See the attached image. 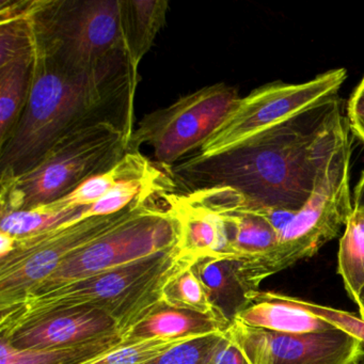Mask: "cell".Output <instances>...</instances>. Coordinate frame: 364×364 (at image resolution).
<instances>
[{"label":"cell","mask_w":364,"mask_h":364,"mask_svg":"<svg viewBox=\"0 0 364 364\" xmlns=\"http://www.w3.org/2000/svg\"><path fill=\"white\" fill-rule=\"evenodd\" d=\"M240 97L234 87L216 84L180 97L168 107L146 114L129 140V152L148 144L168 170L214 135Z\"/></svg>","instance_id":"ba28073f"},{"label":"cell","mask_w":364,"mask_h":364,"mask_svg":"<svg viewBox=\"0 0 364 364\" xmlns=\"http://www.w3.org/2000/svg\"><path fill=\"white\" fill-rule=\"evenodd\" d=\"M347 78L345 69H334L301 84L274 82L240 97L198 156L223 152L262 132L281 124L338 95Z\"/></svg>","instance_id":"30bf717a"},{"label":"cell","mask_w":364,"mask_h":364,"mask_svg":"<svg viewBox=\"0 0 364 364\" xmlns=\"http://www.w3.org/2000/svg\"><path fill=\"white\" fill-rule=\"evenodd\" d=\"M114 333L120 331L107 313L92 306H76L31 317L0 332V338L18 350H50Z\"/></svg>","instance_id":"7c38bea8"},{"label":"cell","mask_w":364,"mask_h":364,"mask_svg":"<svg viewBox=\"0 0 364 364\" xmlns=\"http://www.w3.org/2000/svg\"><path fill=\"white\" fill-rule=\"evenodd\" d=\"M139 74L123 59L72 72L36 55L33 86L9 139L0 146V183L26 173L55 144L97 123L117 125L131 139Z\"/></svg>","instance_id":"7a4b0ae2"},{"label":"cell","mask_w":364,"mask_h":364,"mask_svg":"<svg viewBox=\"0 0 364 364\" xmlns=\"http://www.w3.org/2000/svg\"><path fill=\"white\" fill-rule=\"evenodd\" d=\"M353 364H364V358L363 359L359 360V361L353 362Z\"/></svg>","instance_id":"4dcf8cb0"},{"label":"cell","mask_w":364,"mask_h":364,"mask_svg":"<svg viewBox=\"0 0 364 364\" xmlns=\"http://www.w3.org/2000/svg\"><path fill=\"white\" fill-rule=\"evenodd\" d=\"M89 208L90 206L50 210L41 206L31 210L0 213V233L7 234L14 240L40 235L87 218Z\"/></svg>","instance_id":"7402d4cb"},{"label":"cell","mask_w":364,"mask_h":364,"mask_svg":"<svg viewBox=\"0 0 364 364\" xmlns=\"http://www.w3.org/2000/svg\"><path fill=\"white\" fill-rule=\"evenodd\" d=\"M358 308H359V317L362 321H364V289L361 291V295H360V304Z\"/></svg>","instance_id":"f546056e"},{"label":"cell","mask_w":364,"mask_h":364,"mask_svg":"<svg viewBox=\"0 0 364 364\" xmlns=\"http://www.w3.org/2000/svg\"><path fill=\"white\" fill-rule=\"evenodd\" d=\"M347 121L349 129L364 144V76L349 100Z\"/></svg>","instance_id":"4316f807"},{"label":"cell","mask_w":364,"mask_h":364,"mask_svg":"<svg viewBox=\"0 0 364 364\" xmlns=\"http://www.w3.org/2000/svg\"><path fill=\"white\" fill-rule=\"evenodd\" d=\"M198 257L181 247L28 296L0 309V332L46 313L92 306L112 317L124 336L163 301L166 285Z\"/></svg>","instance_id":"3957f363"},{"label":"cell","mask_w":364,"mask_h":364,"mask_svg":"<svg viewBox=\"0 0 364 364\" xmlns=\"http://www.w3.org/2000/svg\"><path fill=\"white\" fill-rule=\"evenodd\" d=\"M255 301L279 302L287 306H295L308 311L316 316L321 317L336 328L344 330L347 333L351 334L361 342L364 349V321L359 316L351 314L347 311L338 310L331 306H321L315 302L306 301L300 298L291 297L284 294L274 293V291H264L259 289L255 294Z\"/></svg>","instance_id":"603a6c76"},{"label":"cell","mask_w":364,"mask_h":364,"mask_svg":"<svg viewBox=\"0 0 364 364\" xmlns=\"http://www.w3.org/2000/svg\"><path fill=\"white\" fill-rule=\"evenodd\" d=\"M36 54L0 65V146L16 129L31 93Z\"/></svg>","instance_id":"2e32d148"},{"label":"cell","mask_w":364,"mask_h":364,"mask_svg":"<svg viewBox=\"0 0 364 364\" xmlns=\"http://www.w3.org/2000/svg\"><path fill=\"white\" fill-rule=\"evenodd\" d=\"M353 208L355 210H364V171L362 172L359 182L355 186Z\"/></svg>","instance_id":"f1b7e54d"},{"label":"cell","mask_w":364,"mask_h":364,"mask_svg":"<svg viewBox=\"0 0 364 364\" xmlns=\"http://www.w3.org/2000/svg\"><path fill=\"white\" fill-rule=\"evenodd\" d=\"M163 301L170 306L195 311L203 314L216 312L210 304L203 284L196 274L193 265L178 272L168 282L164 289Z\"/></svg>","instance_id":"cb8c5ba5"},{"label":"cell","mask_w":364,"mask_h":364,"mask_svg":"<svg viewBox=\"0 0 364 364\" xmlns=\"http://www.w3.org/2000/svg\"><path fill=\"white\" fill-rule=\"evenodd\" d=\"M229 332L250 364H353L364 358L361 342L336 327L289 334L255 329L234 321Z\"/></svg>","instance_id":"8fae6325"},{"label":"cell","mask_w":364,"mask_h":364,"mask_svg":"<svg viewBox=\"0 0 364 364\" xmlns=\"http://www.w3.org/2000/svg\"><path fill=\"white\" fill-rule=\"evenodd\" d=\"M152 161L139 152H127L116 166L82 183L63 199L43 206L50 210L91 206L112 191L118 183L129 178L149 176L156 170ZM41 208V206H40Z\"/></svg>","instance_id":"e0dca14e"},{"label":"cell","mask_w":364,"mask_h":364,"mask_svg":"<svg viewBox=\"0 0 364 364\" xmlns=\"http://www.w3.org/2000/svg\"><path fill=\"white\" fill-rule=\"evenodd\" d=\"M350 139L348 121L338 135L317 180L312 195L279 234L276 246L262 257L242 259V274L253 287L262 281L310 259L336 238L353 210L349 168Z\"/></svg>","instance_id":"5b68a950"},{"label":"cell","mask_w":364,"mask_h":364,"mask_svg":"<svg viewBox=\"0 0 364 364\" xmlns=\"http://www.w3.org/2000/svg\"><path fill=\"white\" fill-rule=\"evenodd\" d=\"M242 265V257H202L193 264L213 308L231 323L255 304L259 289L245 279Z\"/></svg>","instance_id":"4fadbf2b"},{"label":"cell","mask_w":364,"mask_h":364,"mask_svg":"<svg viewBox=\"0 0 364 364\" xmlns=\"http://www.w3.org/2000/svg\"><path fill=\"white\" fill-rule=\"evenodd\" d=\"M188 340L191 338H151L135 343L124 342L108 353L82 364H142Z\"/></svg>","instance_id":"d4e9b609"},{"label":"cell","mask_w":364,"mask_h":364,"mask_svg":"<svg viewBox=\"0 0 364 364\" xmlns=\"http://www.w3.org/2000/svg\"><path fill=\"white\" fill-rule=\"evenodd\" d=\"M36 55L72 72L127 58L119 0H28Z\"/></svg>","instance_id":"277c9868"},{"label":"cell","mask_w":364,"mask_h":364,"mask_svg":"<svg viewBox=\"0 0 364 364\" xmlns=\"http://www.w3.org/2000/svg\"><path fill=\"white\" fill-rule=\"evenodd\" d=\"M149 198L116 214L89 217L40 235L14 240V250L0 257V309L26 298L68 257L127 220Z\"/></svg>","instance_id":"9c48e42d"},{"label":"cell","mask_w":364,"mask_h":364,"mask_svg":"<svg viewBox=\"0 0 364 364\" xmlns=\"http://www.w3.org/2000/svg\"><path fill=\"white\" fill-rule=\"evenodd\" d=\"M124 343L121 333L95 338L82 344L50 350H18L0 342V364H82Z\"/></svg>","instance_id":"ffe728a7"},{"label":"cell","mask_w":364,"mask_h":364,"mask_svg":"<svg viewBox=\"0 0 364 364\" xmlns=\"http://www.w3.org/2000/svg\"><path fill=\"white\" fill-rule=\"evenodd\" d=\"M210 364H250L237 343L232 338L229 329L213 353Z\"/></svg>","instance_id":"83f0119b"},{"label":"cell","mask_w":364,"mask_h":364,"mask_svg":"<svg viewBox=\"0 0 364 364\" xmlns=\"http://www.w3.org/2000/svg\"><path fill=\"white\" fill-rule=\"evenodd\" d=\"M168 8L166 0L121 1L125 52L135 73L138 74L140 63L165 25Z\"/></svg>","instance_id":"9a60e30c"},{"label":"cell","mask_w":364,"mask_h":364,"mask_svg":"<svg viewBox=\"0 0 364 364\" xmlns=\"http://www.w3.org/2000/svg\"><path fill=\"white\" fill-rule=\"evenodd\" d=\"M129 137L112 123L77 129L55 144L33 169L0 183V213L31 210L69 196L129 152Z\"/></svg>","instance_id":"8992f818"},{"label":"cell","mask_w":364,"mask_h":364,"mask_svg":"<svg viewBox=\"0 0 364 364\" xmlns=\"http://www.w3.org/2000/svg\"><path fill=\"white\" fill-rule=\"evenodd\" d=\"M231 323L219 313L203 314L170 306L161 301L154 310L124 336L125 343L151 338H193L215 332L227 331Z\"/></svg>","instance_id":"5bb4252c"},{"label":"cell","mask_w":364,"mask_h":364,"mask_svg":"<svg viewBox=\"0 0 364 364\" xmlns=\"http://www.w3.org/2000/svg\"><path fill=\"white\" fill-rule=\"evenodd\" d=\"M346 123L336 95L223 152L195 155L169 170L188 191H231L223 210L298 212L312 195Z\"/></svg>","instance_id":"6da1fadb"},{"label":"cell","mask_w":364,"mask_h":364,"mask_svg":"<svg viewBox=\"0 0 364 364\" xmlns=\"http://www.w3.org/2000/svg\"><path fill=\"white\" fill-rule=\"evenodd\" d=\"M214 210L225 219L229 240L227 257L255 259L276 246L278 233L259 215L242 210Z\"/></svg>","instance_id":"d6986e66"},{"label":"cell","mask_w":364,"mask_h":364,"mask_svg":"<svg viewBox=\"0 0 364 364\" xmlns=\"http://www.w3.org/2000/svg\"><path fill=\"white\" fill-rule=\"evenodd\" d=\"M225 332L185 341L142 364H210L213 353Z\"/></svg>","instance_id":"484cf974"},{"label":"cell","mask_w":364,"mask_h":364,"mask_svg":"<svg viewBox=\"0 0 364 364\" xmlns=\"http://www.w3.org/2000/svg\"><path fill=\"white\" fill-rule=\"evenodd\" d=\"M338 274L357 306L364 289V210L353 208L340 240Z\"/></svg>","instance_id":"44dd1931"},{"label":"cell","mask_w":364,"mask_h":364,"mask_svg":"<svg viewBox=\"0 0 364 364\" xmlns=\"http://www.w3.org/2000/svg\"><path fill=\"white\" fill-rule=\"evenodd\" d=\"M161 193L151 196L127 220L68 257L28 296L46 293L180 245V221L164 199L165 205L159 206Z\"/></svg>","instance_id":"52a82bcc"},{"label":"cell","mask_w":364,"mask_h":364,"mask_svg":"<svg viewBox=\"0 0 364 364\" xmlns=\"http://www.w3.org/2000/svg\"><path fill=\"white\" fill-rule=\"evenodd\" d=\"M235 321L247 327L279 333H312L336 328L308 311L279 302L255 301L242 311Z\"/></svg>","instance_id":"ac0fdd59"}]
</instances>
